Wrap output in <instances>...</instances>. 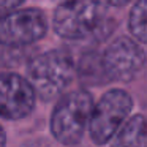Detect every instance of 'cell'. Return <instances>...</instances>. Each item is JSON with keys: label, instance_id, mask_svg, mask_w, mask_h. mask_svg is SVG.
<instances>
[{"label": "cell", "instance_id": "8fae6325", "mask_svg": "<svg viewBox=\"0 0 147 147\" xmlns=\"http://www.w3.org/2000/svg\"><path fill=\"white\" fill-rule=\"evenodd\" d=\"M7 146V134H5L3 128L0 127V147H5Z\"/></svg>", "mask_w": 147, "mask_h": 147}, {"label": "cell", "instance_id": "ba28073f", "mask_svg": "<svg viewBox=\"0 0 147 147\" xmlns=\"http://www.w3.org/2000/svg\"><path fill=\"white\" fill-rule=\"evenodd\" d=\"M111 147H147V119L141 114L127 119L114 134Z\"/></svg>", "mask_w": 147, "mask_h": 147}, {"label": "cell", "instance_id": "277c9868", "mask_svg": "<svg viewBox=\"0 0 147 147\" xmlns=\"http://www.w3.org/2000/svg\"><path fill=\"white\" fill-rule=\"evenodd\" d=\"M133 108V100L127 92L114 89L106 92L93 105L89 120V136L96 146H103L114 138L119 128L127 122Z\"/></svg>", "mask_w": 147, "mask_h": 147}, {"label": "cell", "instance_id": "8992f818", "mask_svg": "<svg viewBox=\"0 0 147 147\" xmlns=\"http://www.w3.org/2000/svg\"><path fill=\"white\" fill-rule=\"evenodd\" d=\"M48 32L46 14L38 8L14 10L0 16V46L22 48L41 40Z\"/></svg>", "mask_w": 147, "mask_h": 147}, {"label": "cell", "instance_id": "3957f363", "mask_svg": "<svg viewBox=\"0 0 147 147\" xmlns=\"http://www.w3.org/2000/svg\"><path fill=\"white\" fill-rule=\"evenodd\" d=\"M93 98L87 90H73L57 100L51 115V133L63 146H73L82 139L89 127Z\"/></svg>", "mask_w": 147, "mask_h": 147}, {"label": "cell", "instance_id": "7a4b0ae2", "mask_svg": "<svg viewBox=\"0 0 147 147\" xmlns=\"http://www.w3.org/2000/svg\"><path fill=\"white\" fill-rule=\"evenodd\" d=\"M108 7L103 2H63L54 11V30L67 40H84L106 35Z\"/></svg>", "mask_w": 147, "mask_h": 147}, {"label": "cell", "instance_id": "6da1fadb", "mask_svg": "<svg viewBox=\"0 0 147 147\" xmlns=\"http://www.w3.org/2000/svg\"><path fill=\"white\" fill-rule=\"evenodd\" d=\"M76 73L74 60L68 52L54 49L36 55L27 67V82L36 98L52 101L63 95Z\"/></svg>", "mask_w": 147, "mask_h": 147}, {"label": "cell", "instance_id": "9c48e42d", "mask_svg": "<svg viewBox=\"0 0 147 147\" xmlns=\"http://www.w3.org/2000/svg\"><path fill=\"white\" fill-rule=\"evenodd\" d=\"M128 29L134 41L147 43V2H136L128 16Z\"/></svg>", "mask_w": 147, "mask_h": 147}, {"label": "cell", "instance_id": "52a82bcc", "mask_svg": "<svg viewBox=\"0 0 147 147\" xmlns=\"http://www.w3.org/2000/svg\"><path fill=\"white\" fill-rule=\"evenodd\" d=\"M36 96L26 78L16 73H0V117L19 120L33 111Z\"/></svg>", "mask_w": 147, "mask_h": 147}, {"label": "cell", "instance_id": "30bf717a", "mask_svg": "<svg viewBox=\"0 0 147 147\" xmlns=\"http://www.w3.org/2000/svg\"><path fill=\"white\" fill-rule=\"evenodd\" d=\"M22 3H24L22 0H0V16L18 10Z\"/></svg>", "mask_w": 147, "mask_h": 147}, {"label": "cell", "instance_id": "5b68a950", "mask_svg": "<svg viewBox=\"0 0 147 147\" xmlns=\"http://www.w3.org/2000/svg\"><path fill=\"white\" fill-rule=\"evenodd\" d=\"M146 54L130 36H119L105 49L100 59L103 78L114 82H130L142 70Z\"/></svg>", "mask_w": 147, "mask_h": 147}]
</instances>
